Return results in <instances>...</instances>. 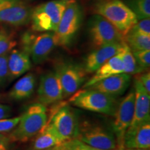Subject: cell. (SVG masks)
I'll use <instances>...</instances> for the list:
<instances>
[{
  "instance_id": "1",
  "label": "cell",
  "mask_w": 150,
  "mask_h": 150,
  "mask_svg": "<svg viewBox=\"0 0 150 150\" xmlns=\"http://www.w3.org/2000/svg\"><path fill=\"white\" fill-rule=\"evenodd\" d=\"M93 11L107 20L123 36L138 20L132 10L121 0H96Z\"/></svg>"
},
{
  "instance_id": "2",
  "label": "cell",
  "mask_w": 150,
  "mask_h": 150,
  "mask_svg": "<svg viewBox=\"0 0 150 150\" xmlns=\"http://www.w3.org/2000/svg\"><path fill=\"white\" fill-rule=\"evenodd\" d=\"M47 122L46 106L40 102L31 105L21 115L18 125L11 131L8 136L11 142H27L45 127Z\"/></svg>"
},
{
  "instance_id": "3",
  "label": "cell",
  "mask_w": 150,
  "mask_h": 150,
  "mask_svg": "<svg viewBox=\"0 0 150 150\" xmlns=\"http://www.w3.org/2000/svg\"><path fill=\"white\" fill-rule=\"evenodd\" d=\"M73 106L98 113L114 116L118 105L117 97L90 88L77 91L71 96Z\"/></svg>"
},
{
  "instance_id": "4",
  "label": "cell",
  "mask_w": 150,
  "mask_h": 150,
  "mask_svg": "<svg viewBox=\"0 0 150 150\" xmlns=\"http://www.w3.org/2000/svg\"><path fill=\"white\" fill-rule=\"evenodd\" d=\"M70 1L52 0L35 7L31 13L32 29L36 32H56L63 12Z\"/></svg>"
},
{
  "instance_id": "5",
  "label": "cell",
  "mask_w": 150,
  "mask_h": 150,
  "mask_svg": "<svg viewBox=\"0 0 150 150\" xmlns=\"http://www.w3.org/2000/svg\"><path fill=\"white\" fill-rule=\"evenodd\" d=\"M82 18L81 6L74 0L70 1L63 12L57 30L54 32L57 46L70 47L81 27Z\"/></svg>"
},
{
  "instance_id": "6",
  "label": "cell",
  "mask_w": 150,
  "mask_h": 150,
  "mask_svg": "<svg viewBox=\"0 0 150 150\" xmlns=\"http://www.w3.org/2000/svg\"><path fill=\"white\" fill-rule=\"evenodd\" d=\"M76 139L86 145L101 150H114L117 148L115 135L102 126L83 122L79 126Z\"/></svg>"
},
{
  "instance_id": "7",
  "label": "cell",
  "mask_w": 150,
  "mask_h": 150,
  "mask_svg": "<svg viewBox=\"0 0 150 150\" xmlns=\"http://www.w3.org/2000/svg\"><path fill=\"white\" fill-rule=\"evenodd\" d=\"M88 33L92 46L95 49L124 41V36L121 33L107 20L97 14L90 19Z\"/></svg>"
},
{
  "instance_id": "8",
  "label": "cell",
  "mask_w": 150,
  "mask_h": 150,
  "mask_svg": "<svg viewBox=\"0 0 150 150\" xmlns=\"http://www.w3.org/2000/svg\"><path fill=\"white\" fill-rule=\"evenodd\" d=\"M135 92L131 90L118 103L117 110L114 115L113 132L117 140L118 149H124V139L126 131L132 122L134 114Z\"/></svg>"
},
{
  "instance_id": "9",
  "label": "cell",
  "mask_w": 150,
  "mask_h": 150,
  "mask_svg": "<svg viewBox=\"0 0 150 150\" xmlns=\"http://www.w3.org/2000/svg\"><path fill=\"white\" fill-rule=\"evenodd\" d=\"M33 9L21 0H0V22L20 27L31 22Z\"/></svg>"
},
{
  "instance_id": "10",
  "label": "cell",
  "mask_w": 150,
  "mask_h": 150,
  "mask_svg": "<svg viewBox=\"0 0 150 150\" xmlns=\"http://www.w3.org/2000/svg\"><path fill=\"white\" fill-rule=\"evenodd\" d=\"M50 124L65 141L76 138L79 121L75 110L70 106H62L54 114Z\"/></svg>"
},
{
  "instance_id": "11",
  "label": "cell",
  "mask_w": 150,
  "mask_h": 150,
  "mask_svg": "<svg viewBox=\"0 0 150 150\" xmlns=\"http://www.w3.org/2000/svg\"><path fill=\"white\" fill-rule=\"evenodd\" d=\"M63 90V98L71 97L79 91L86 80L83 68L71 63H63L56 70Z\"/></svg>"
},
{
  "instance_id": "12",
  "label": "cell",
  "mask_w": 150,
  "mask_h": 150,
  "mask_svg": "<svg viewBox=\"0 0 150 150\" xmlns=\"http://www.w3.org/2000/svg\"><path fill=\"white\" fill-rule=\"evenodd\" d=\"M38 95L39 102L45 106L52 104L63 99L61 84L56 70L50 71L42 75Z\"/></svg>"
},
{
  "instance_id": "13",
  "label": "cell",
  "mask_w": 150,
  "mask_h": 150,
  "mask_svg": "<svg viewBox=\"0 0 150 150\" xmlns=\"http://www.w3.org/2000/svg\"><path fill=\"white\" fill-rule=\"evenodd\" d=\"M56 46H57L56 35L53 31L34 34L28 54L31 56L35 64H41L47 59Z\"/></svg>"
},
{
  "instance_id": "14",
  "label": "cell",
  "mask_w": 150,
  "mask_h": 150,
  "mask_svg": "<svg viewBox=\"0 0 150 150\" xmlns=\"http://www.w3.org/2000/svg\"><path fill=\"white\" fill-rule=\"evenodd\" d=\"M134 114L132 122L127 130L150 122V94L145 91L140 83L135 81Z\"/></svg>"
},
{
  "instance_id": "15",
  "label": "cell",
  "mask_w": 150,
  "mask_h": 150,
  "mask_svg": "<svg viewBox=\"0 0 150 150\" xmlns=\"http://www.w3.org/2000/svg\"><path fill=\"white\" fill-rule=\"evenodd\" d=\"M131 79L130 74L120 73L99 81L86 88H90L117 97L123 95L129 88Z\"/></svg>"
},
{
  "instance_id": "16",
  "label": "cell",
  "mask_w": 150,
  "mask_h": 150,
  "mask_svg": "<svg viewBox=\"0 0 150 150\" xmlns=\"http://www.w3.org/2000/svg\"><path fill=\"white\" fill-rule=\"evenodd\" d=\"M123 42H113L95 49L87 56L83 70L86 73L95 72L105 62L121 51Z\"/></svg>"
},
{
  "instance_id": "17",
  "label": "cell",
  "mask_w": 150,
  "mask_h": 150,
  "mask_svg": "<svg viewBox=\"0 0 150 150\" xmlns=\"http://www.w3.org/2000/svg\"><path fill=\"white\" fill-rule=\"evenodd\" d=\"M149 147L150 122L126 131L124 139L125 149H149Z\"/></svg>"
},
{
  "instance_id": "18",
  "label": "cell",
  "mask_w": 150,
  "mask_h": 150,
  "mask_svg": "<svg viewBox=\"0 0 150 150\" xmlns=\"http://www.w3.org/2000/svg\"><path fill=\"white\" fill-rule=\"evenodd\" d=\"M123 72H124L123 63L122 61L120 52L119 53L112 56L106 62H105L102 66L99 67L95 71L93 76L84 84L83 88L89 87L93 83L104 79Z\"/></svg>"
},
{
  "instance_id": "19",
  "label": "cell",
  "mask_w": 150,
  "mask_h": 150,
  "mask_svg": "<svg viewBox=\"0 0 150 150\" xmlns=\"http://www.w3.org/2000/svg\"><path fill=\"white\" fill-rule=\"evenodd\" d=\"M31 67L29 54L23 50H12L8 54V76L16 79L28 72Z\"/></svg>"
},
{
  "instance_id": "20",
  "label": "cell",
  "mask_w": 150,
  "mask_h": 150,
  "mask_svg": "<svg viewBox=\"0 0 150 150\" xmlns=\"http://www.w3.org/2000/svg\"><path fill=\"white\" fill-rule=\"evenodd\" d=\"M33 142V150H49L64 142L51 124L45 125Z\"/></svg>"
},
{
  "instance_id": "21",
  "label": "cell",
  "mask_w": 150,
  "mask_h": 150,
  "mask_svg": "<svg viewBox=\"0 0 150 150\" xmlns=\"http://www.w3.org/2000/svg\"><path fill=\"white\" fill-rule=\"evenodd\" d=\"M35 87V77L28 73L16 81L9 92V97L15 100H22L32 95Z\"/></svg>"
},
{
  "instance_id": "22",
  "label": "cell",
  "mask_w": 150,
  "mask_h": 150,
  "mask_svg": "<svg viewBox=\"0 0 150 150\" xmlns=\"http://www.w3.org/2000/svg\"><path fill=\"white\" fill-rule=\"evenodd\" d=\"M120 54L125 73L131 75L145 72L138 66L134 56V54L132 53V51L125 43V41L123 42V46L120 51Z\"/></svg>"
},
{
  "instance_id": "23",
  "label": "cell",
  "mask_w": 150,
  "mask_h": 150,
  "mask_svg": "<svg viewBox=\"0 0 150 150\" xmlns=\"http://www.w3.org/2000/svg\"><path fill=\"white\" fill-rule=\"evenodd\" d=\"M124 41L132 52L150 50V35L127 33L124 36Z\"/></svg>"
},
{
  "instance_id": "24",
  "label": "cell",
  "mask_w": 150,
  "mask_h": 150,
  "mask_svg": "<svg viewBox=\"0 0 150 150\" xmlns=\"http://www.w3.org/2000/svg\"><path fill=\"white\" fill-rule=\"evenodd\" d=\"M128 6L134 13L138 20L149 18L150 0H131Z\"/></svg>"
},
{
  "instance_id": "25",
  "label": "cell",
  "mask_w": 150,
  "mask_h": 150,
  "mask_svg": "<svg viewBox=\"0 0 150 150\" xmlns=\"http://www.w3.org/2000/svg\"><path fill=\"white\" fill-rule=\"evenodd\" d=\"M13 33L5 29H0V56L8 54L16 46Z\"/></svg>"
},
{
  "instance_id": "26",
  "label": "cell",
  "mask_w": 150,
  "mask_h": 150,
  "mask_svg": "<svg viewBox=\"0 0 150 150\" xmlns=\"http://www.w3.org/2000/svg\"><path fill=\"white\" fill-rule=\"evenodd\" d=\"M49 150H101L86 145L81 140L74 139L67 140Z\"/></svg>"
},
{
  "instance_id": "27",
  "label": "cell",
  "mask_w": 150,
  "mask_h": 150,
  "mask_svg": "<svg viewBox=\"0 0 150 150\" xmlns=\"http://www.w3.org/2000/svg\"><path fill=\"white\" fill-rule=\"evenodd\" d=\"M127 33H138L150 35V19L145 18L138 20V22L131 28Z\"/></svg>"
},
{
  "instance_id": "28",
  "label": "cell",
  "mask_w": 150,
  "mask_h": 150,
  "mask_svg": "<svg viewBox=\"0 0 150 150\" xmlns=\"http://www.w3.org/2000/svg\"><path fill=\"white\" fill-rule=\"evenodd\" d=\"M138 66L143 71L149 69L150 65V50L132 52Z\"/></svg>"
},
{
  "instance_id": "29",
  "label": "cell",
  "mask_w": 150,
  "mask_h": 150,
  "mask_svg": "<svg viewBox=\"0 0 150 150\" xmlns=\"http://www.w3.org/2000/svg\"><path fill=\"white\" fill-rule=\"evenodd\" d=\"M20 116L13 118H6V119L0 120V133L10 132L16 127L20 120Z\"/></svg>"
},
{
  "instance_id": "30",
  "label": "cell",
  "mask_w": 150,
  "mask_h": 150,
  "mask_svg": "<svg viewBox=\"0 0 150 150\" xmlns=\"http://www.w3.org/2000/svg\"><path fill=\"white\" fill-rule=\"evenodd\" d=\"M8 53L0 56V84H2L8 77Z\"/></svg>"
},
{
  "instance_id": "31",
  "label": "cell",
  "mask_w": 150,
  "mask_h": 150,
  "mask_svg": "<svg viewBox=\"0 0 150 150\" xmlns=\"http://www.w3.org/2000/svg\"><path fill=\"white\" fill-rule=\"evenodd\" d=\"M136 79L140 83L148 93L150 94V74L149 72H145L140 74Z\"/></svg>"
},
{
  "instance_id": "32",
  "label": "cell",
  "mask_w": 150,
  "mask_h": 150,
  "mask_svg": "<svg viewBox=\"0 0 150 150\" xmlns=\"http://www.w3.org/2000/svg\"><path fill=\"white\" fill-rule=\"evenodd\" d=\"M12 115V110L10 106L0 104V120L6 119Z\"/></svg>"
},
{
  "instance_id": "33",
  "label": "cell",
  "mask_w": 150,
  "mask_h": 150,
  "mask_svg": "<svg viewBox=\"0 0 150 150\" xmlns=\"http://www.w3.org/2000/svg\"><path fill=\"white\" fill-rule=\"evenodd\" d=\"M11 142L8 136L0 133V150H9Z\"/></svg>"
},
{
  "instance_id": "34",
  "label": "cell",
  "mask_w": 150,
  "mask_h": 150,
  "mask_svg": "<svg viewBox=\"0 0 150 150\" xmlns=\"http://www.w3.org/2000/svg\"><path fill=\"white\" fill-rule=\"evenodd\" d=\"M126 150H149V149H127Z\"/></svg>"
},
{
  "instance_id": "35",
  "label": "cell",
  "mask_w": 150,
  "mask_h": 150,
  "mask_svg": "<svg viewBox=\"0 0 150 150\" xmlns=\"http://www.w3.org/2000/svg\"><path fill=\"white\" fill-rule=\"evenodd\" d=\"M114 150H125V149H114Z\"/></svg>"
},
{
  "instance_id": "36",
  "label": "cell",
  "mask_w": 150,
  "mask_h": 150,
  "mask_svg": "<svg viewBox=\"0 0 150 150\" xmlns=\"http://www.w3.org/2000/svg\"><path fill=\"white\" fill-rule=\"evenodd\" d=\"M68 1H71V0H68Z\"/></svg>"
},
{
  "instance_id": "37",
  "label": "cell",
  "mask_w": 150,
  "mask_h": 150,
  "mask_svg": "<svg viewBox=\"0 0 150 150\" xmlns=\"http://www.w3.org/2000/svg\"><path fill=\"white\" fill-rule=\"evenodd\" d=\"M31 150H33V149H31Z\"/></svg>"
}]
</instances>
